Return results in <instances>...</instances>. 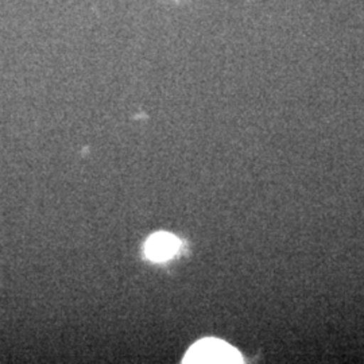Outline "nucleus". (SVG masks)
I'll use <instances>...</instances> for the list:
<instances>
[{
  "instance_id": "nucleus-1",
  "label": "nucleus",
  "mask_w": 364,
  "mask_h": 364,
  "mask_svg": "<svg viewBox=\"0 0 364 364\" xmlns=\"http://www.w3.org/2000/svg\"><path fill=\"white\" fill-rule=\"evenodd\" d=\"M182 363H243V358L225 341L204 338L186 352Z\"/></svg>"
},
{
  "instance_id": "nucleus-2",
  "label": "nucleus",
  "mask_w": 364,
  "mask_h": 364,
  "mask_svg": "<svg viewBox=\"0 0 364 364\" xmlns=\"http://www.w3.org/2000/svg\"><path fill=\"white\" fill-rule=\"evenodd\" d=\"M180 250V240L174 235L158 232L151 235L144 246L146 257L153 262H165Z\"/></svg>"
}]
</instances>
